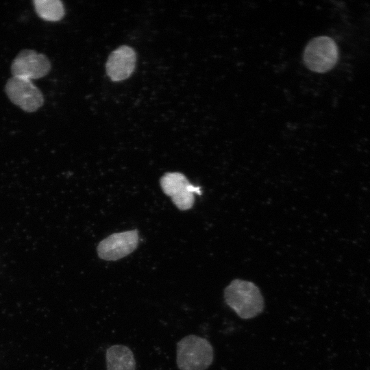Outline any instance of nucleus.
Instances as JSON below:
<instances>
[{"mask_svg":"<svg viewBox=\"0 0 370 370\" xmlns=\"http://www.w3.org/2000/svg\"><path fill=\"white\" fill-rule=\"evenodd\" d=\"M138 232L136 230L114 233L102 240L97 246V254L105 260H117L136 248Z\"/></svg>","mask_w":370,"mask_h":370,"instance_id":"7","label":"nucleus"},{"mask_svg":"<svg viewBox=\"0 0 370 370\" xmlns=\"http://www.w3.org/2000/svg\"><path fill=\"white\" fill-rule=\"evenodd\" d=\"M338 58V47L335 42L328 36L312 39L305 47L303 55L305 66L317 73H325L331 70Z\"/></svg>","mask_w":370,"mask_h":370,"instance_id":"3","label":"nucleus"},{"mask_svg":"<svg viewBox=\"0 0 370 370\" xmlns=\"http://www.w3.org/2000/svg\"><path fill=\"white\" fill-rule=\"evenodd\" d=\"M213 359L212 346L204 338L190 334L177 343L176 363L180 370H206Z\"/></svg>","mask_w":370,"mask_h":370,"instance_id":"2","label":"nucleus"},{"mask_svg":"<svg viewBox=\"0 0 370 370\" xmlns=\"http://www.w3.org/2000/svg\"><path fill=\"white\" fill-rule=\"evenodd\" d=\"M224 299L241 319H249L264 310V301L259 288L253 282L241 279L232 280L224 289Z\"/></svg>","mask_w":370,"mask_h":370,"instance_id":"1","label":"nucleus"},{"mask_svg":"<svg viewBox=\"0 0 370 370\" xmlns=\"http://www.w3.org/2000/svg\"><path fill=\"white\" fill-rule=\"evenodd\" d=\"M107 370H135L136 360L132 350L123 345L110 347L106 354Z\"/></svg>","mask_w":370,"mask_h":370,"instance_id":"9","label":"nucleus"},{"mask_svg":"<svg viewBox=\"0 0 370 370\" xmlns=\"http://www.w3.org/2000/svg\"><path fill=\"white\" fill-rule=\"evenodd\" d=\"M51 69V62L45 54L27 49L19 51L10 66L12 77L31 81L44 77Z\"/></svg>","mask_w":370,"mask_h":370,"instance_id":"5","label":"nucleus"},{"mask_svg":"<svg viewBox=\"0 0 370 370\" xmlns=\"http://www.w3.org/2000/svg\"><path fill=\"white\" fill-rule=\"evenodd\" d=\"M33 3L36 14L45 21H58L65 14L64 5L59 0H36Z\"/></svg>","mask_w":370,"mask_h":370,"instance_id":"10","label":"nucleus"},{"mask_svg":"<svg viewBox=\"0 0 370 370\" xmlns=\"http://www.w3.org/2000/svg\"><path fill=\"white\" fill-rule=\"evenodd\" d=\"M161 188L169 196L173 204L181 210L193 206V193L201 194L200 188L191 184L186 176L178 172L166 173L160 179Z\"/></svg>","mask_w":370,"mask_h":370,"instance_id":"6","label":"nucleus"},{"mask_svg":"<svg viewBox=\"0 0 370 370\" xmlns=\"http://www.w3.org/2000/svg\"><path fill=\"white\" fill-rule=\"evenodd\" d=\"M10 101L26 112H36L44 104L41 90L31 80L11 77L5 85Z\"/></svg>","mask_w":370,"mask_h":370,"instance_id":"4","label":"nucleus"},{"mask_svg":"<svg viewBox=\"0 0 370 370\" xmlns=\"http://www.w3.org/2000/svg\"><path fill=\"white\" fill-rule=\"evenodd\" d=\"M136 61L134 50L127 45H122L109 56L106 64L108 77L115 82L127 79L133 73Z\"/></svg>","mask_w":370,"mask_h":370,"instance_id":"8","label":"nucleus"}]
</instances>
